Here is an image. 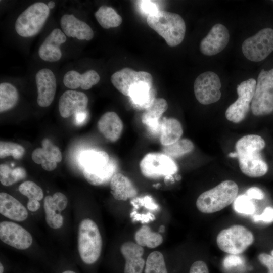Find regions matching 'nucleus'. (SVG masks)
I'll list each match as a JSON object with an SVG mask.
<instances>
[{"label":"nucleus","mask_w":273,"mask_h":273,"mask_svg":"<svg viewBox=\"0 0 273 273\" xmlns=\"http://www.w3.org/2000/svg\"><path fill=\"white\" fill-rule=\"evenodd\" d=\"M265 146L263 139L256 134L245 135L237 141L236 152L243 173L249 177H259L267 173V164L260 154Z\"/></svg>","instance_id":"obj_1"},{"label":"nucleus","mask_w":273,"mask_h":273,"mask_svg":"<svg viewBox=\"0 0 273 273\" xmlns=\"http://www.w3.org/2000/svg\"><path fill=\"white\" fill-rule=\"evenodd\" d=\"M79 163L84 178L94 186L106 184L116 173L115 162L104 151L87 150L81 153Z\"/></svg>","instance_id":"obj_2"},{"label":"nucleus","mask_w":273,"mask_h":273,"mask_svg":"<svg viewBox=\"0 0 273 273\" xmlns=\"http://www.w3.org/2000/svg\"><path fill=\"white\" fill-rule=\"evenodd\" d=\"M147 22L170 47L179 45L184 39L185 22L177 14L158 10L148 16Z\"/></svg>","instance_id":"obj_3"},{"label":"nucleus","mask_w":273,"mask_h":273,"mask_svg":"<svg viewBox=\"0 0 273 273\" xmlns=\"http://www.w3.org/2000/svg\"><path fill=\"white\" fill-rule=\"evenodd\" d=\"M239 191L234 181L226 180L201 194L196 200L198 209L204 213H212L221 210L233 203Z\"/></svg>","instance_id":"obj_4"},{"label":"nucleus","mask_w":273,"mask_h":273,"mask_svg":"<svg viewBox=\"0 0 273 273\" xmlns=\"http://www.w3.org/2000/svg\"><path fill=\"white\" fill-rule=\"evenodd\" d=\"M102 248V239L97 224L90 219H84L78 229V249L82 261L90 265L99 259Z\"/></svg>","instance_id":"obj_5"},{"label":"nucleus","mask_w":273,"mask_h":273,"mask_svg":"<svg viewBox=\"0 0 273 273\" xmlns=\"http://www.w3.org/2000/svg\"><path fill=\"white\" fill-rule=\"evenodd\" d=\"M253 233L241 225H234L221 230L216 237L218 247L231 255L244 252L253 243Z\"/></svg>","instance_id":"obj_6"},{"label":"nucleus","mask_w":273,"mask_h":273,"mask_svg":"<svg viewBox=\"0 0 273 273\" xmlns=\"http://www.w3.org/2000/svg\"><path fill=\"white\" fill-rule=\"evenodd\" d=\"M50 14L48 5L36 2L29 6L17 19L15 27L20 36L29 37L37 34L43 27Z\"/></svg>","instance_id":"obj_7"},{"label":"nucleus","mask_w":273,"mask_h":273,"mask_svg":"<svg viewBox=\"0 0 273 273\" xmlns=\"http://www.w3.org/2000/svg\"><path fill=\"white\" fill-rule=\"evenodd\" d=\"M253 115L261 116L273 112V68L259 73L251 104Z\"/></svg>","instance_id":"obj_8"},{"label":"nucleus","mask_w":273,"mask_h":273,"mask_svg":"<svg viewBox=\"0 0 273 273\" xmlns=\"http://www.w3.org/2000/svg\"><path fill=\"white\" fill-rule=\"evenodd\" d=\"M245 57L253 62L265 59L273 51V29L265 28L245 39L242 45Z\"/></svg>","instance_id":"obj_9"},{"label":"nucleus","mask_w":273,"mask_h":273,"mask_svg":"<svg viewBox=\"0 0 273 273\" xmlns=\"http://www.w3.org/2000/svg\"><path fill=\"white\" fill-rule=\"evenodd\" d=\"M256 83L254 78H250L237 85L238 98L225 111V117L229 121L238 123L246 118L251 107Z\"/></svg>","instance_id":"obj_10"},{"label":"nucleus","mask_w":273,"mask_h":273,"mask_svg":"<svg viewBox=\"0 0 273 273\" xmlns=\"http://www.w3.org/2000/svg\"><path fill=\"white\" fill-rule=\"evenodd\" d=\"M143 175L148 178L171 176L178 170L175 162L164 153H150L146 154L140 163Z\"/></svg>","instance_id":"obj_11"},{"label":"nucleus","mask_w":273,"mask_h":273,"mask_svg":"<svg viewBox=\"0 0 273 273\" xmlns=\"http://www.w3.org/2000/svg\"><path fill=\"white\" fill-rule=\"evenodd\" d=\"M221 87L219 76L212 71H206L200 74L194 84L196 98L203 105H208L219 101L221 96Z\"/></svg>","instance_id":"obj_12"},{"label":"nucleus","mask_w":273,"mask_h":273,"mask_svg":"<svg viewBox=\"0 0 273 273\" xmlns=\"http://www.w3.org/2000/svg\"><path fill=\"white\" fill-rule=\"evenodd\" d=\"M111 81L119 92L126 96H129L131 90L140 83L153 84L151 74L146 71H136L128 67L113 73L111 77Z\"/></svg>","instance_id":"obj_13"},{"label":"nucleus","mask_w":273,"mask_h":273,"mask_svg":"<svg viewBox=\"0 0 273 273\" xmlns=\"http://www.w3.org/2000/svg\"><path fill=\"white\" fill-rule=\"evenodd\" d=\"M0 239L20 250L28 248L32 243V237L26 229L16 223L7 221L0 223Z\"/></svg>","instance_id":"obj_14"},{"label":"nucleus","mask_w":273,"mask_h":273,"mask_svg":"<svg viewBox=\"0 0 273 273\" xmlns=\"http://www.w3.org/2000/svg\"><path fill=\"white\" fill-rule=\"evenodd\" d=\"M229 39L228 28L221 24H216L201 41L200 51L207 56L215 55L224 49Z\"/></svg>","instance_id":"obj_15"},{"label":"nucleus","mask_w":273,"mask_h":273,"mask_svg":"<svg viewBox=\"0 0 273 273\" xmlns=\"http://www.w3.org/2000/svg\"><path fill=\"white\" fill-rule=\"evenodd\" d=\"M35 81L38 94V105L42 107L49 106L54 99L56 90L55 74L51 70L43 68L37 72Z\"/></svg>","instance_id":"obj_16"},{"label":"nucleus","mask_w":273,"mask_h":273,"mask_svg":"<svg viewBox=\"0 0 273 273\" xmlns=\"http://www.w3.org/2000/svg\"><path fill=\"white\" fill-rule=\"evenodd\" d=\"M41 146V148H36L33 151L32 159L35 163L41 164L45 170L52 171L56 168L57 163L62 160L61 152L59 148L48 138L42 140Z\"/></svg>","instance_id":"obj_17"},{"label":"nucleus","mask_w":273,"mask_h":273,"mask_svg":"<svg viewBox=\"0 0 273 273\" xmlns=\"http://www.w3.org/2000/svg\"><path fill=\"white\" fill-rule=\"evenodd\" d=\"M88 102L87 95L81 92L68 90L60 97L58 107L61 116L68 118L76 113L86 110Z\"/></svg>","instance_id":"obj_18"},{"label":"nucleus","mask_w":273,"mask_h":273,"mask_svg":"<svg viewBox=\"0 0 273 273\" xmlns=\"http://www.w3.org/2000/svg\"><path fill=\"white\" fill-rule=\"evenodd\" d=\"M124 259L123 273H143L146 260L143 257V247L132 242H126L120 247Z\"/></svg>","instance_id":"obj_19"},{"label":"nucleus","mask_w":273,"mask_h":273,"mask_svg":"<svg viewBox=\"0 0 273 273\" xmlns=\"http://www.w3.org/2000/svg\"><path fill=\"white\" fill-rule=\"evenodd\" d=\"M65 34L59 28L54 29L39 47L40 58L50 62H56L62 57L60 46L66 41Z\"/></svg>","instance_id":"obj_20"},{"label":"nucleus","mask_w":273,"mask_h":273,"mask_svg":"<svg viewBox=\"0 0 273 273\" xmlns=\"http://www.w3.org/2000/svg\"><path fill=\"white\" fill-rule=\"evenodd\" d=\"M60 25L64 33L68 37L86 40H90L94 37V32L91 27L72 14L63 15Z\"/></svg>","instance_id":"obj_21"},{"label":"nucleus","mask_w":273,"mask_h":273,"mask_svg":"<svg viewBox=\"0 0 273 273\" xmlns=\"http://www.w3.org/2000/svg\"><path fill=\"white\" fill-rule=\"evenodd\" d=\"M99 132L109 141L115 142L121 136L123 124L119 116L114 112L104 113L97 123Z\"/></svg>","instance_id":"obj_22"},{"label":"nucleus","mask_w":273,"mask_h":273,"mask_svg":"<svg viewBox=\"0 0 273 273\" xmlns=\"http://www.w3.org/2000/svg\"><path fill=\"white\" fill-rule=\"evenodd\" d=\"M0 213L5 217L17 221L25 220L28 217L26 208L12 196L0 193Z\"/></svg>","instance_id":"obj_23"},{"label":"nucleus","mask_w":273,"mask_h":273,"mask_svg":"<svg viewBox=\"0 0 273 273\" xmlns=\"http://www.w3.org/2000/svg\"><path fill=\"white\" fill-rule=\"evenodd\" d=\"M99 74L94 70H89L83 74L71 70L64 76L63 83L65 86L70 89L81 87L84 90H88L100 81Z\"/></svg>","instance_id":"obj_24"},{"label":"nucleus","mask_w":273,"mask_h":273,"mask_svg":"<svg viewBox=\"0 0 273 273\" xmlns=\"http://www.w3.org/2000/svg\"><path fill=\"white\" fill-rule=\"evenodd\" d=\"M167 109L168 104L164 99L155 98L145 109L142 119L143 123L146 125L151 131L158 132L160 130V118Z\"/></svg>","instance_id":"obj_25"},{"label":"nucleus","mask_w":273,"mask_h":273,"mask_svg":"<svg viewBox=\"0 0 273 273\" xmlns=\"http://www.w3.org/2000/svg\"><path fill=\"white\" fill-rule=\"evenodd\" d=\"M110 189L114 198L119 201H126L133 198L138 193L132 182L120 173H116L111 178Z\"/></svg>","instance_id":"obj_26"},{"label":"nucleus","mask_w":273,"mask_h":273,"mask_svg":"<svg viewBox=\"0 0 273 273\" xmlns=\"http://www.w3.org/2000/svg\"><path fill=\"white\" fill-rule=\"evenodd\" d=\"M155 95L156 92L153 84L142 83L134 87L128 97L133 107L146 109L155 99Z\"/></svg>","instance_id":"obj_27"},{"label":"nucleus","mask_w":273,"mask_h":273,"mask_svg":"<svg viewBox=\"0 0 273 273\" xmlns=\"http://www.w3.org/2000/svg\"><path fill=\"white\" fill-rule=\"evenodd\" d=\"M160 141L163 146L171 145L179 139L183 130L179 121L174 118H164L161 121Z\"/></svg>","instance_id":"obj_28"},{"label":"nucleus","mask_w":273,"mask_h":273,"mask_svg":"<svg viewBox=\"0 0 273 273\" xmlns=\"http://www.w3.org/2000/svg\"><path fill=\"white\" fill-rule=\"evenodd\" d=\"M99 24L105 29L119 26L122 22L121 16L112 7L102 6L95 13Z\"/></svg>","instance_id":"obj_29"},{"label":"nucleus","mask_w":273,"mask_h":273,"mask_svg":"<svg viewBox=\"0 0 273 273\" xmlns=\"http://www.w3.org/2000/svg\"><path fill=\"white\" fill-rule=\"evenodd\" d=\"M136 243L142 247L154 248L160 245L163 241L162 235L151 231L147 225L142 226L135 233Z\"/></svg>","instance_id":"obj_30"},{"label":"nucleus","mask_w":273,"mask_h":273,"mask_svg":"<svg viewBox=\"0 0 273 273\" xmlns=\"http://www.w3.org/2000/svg\"><path fill=\"white\" fill-rule=\"evenodd\" d=\"M19 95L16 88L8 82L0 84V112L8 111L17 104Z\"/></svg>","instance_id":"obj_31"},{"label":"nucleus","mask_w":273,"mask_h":273,"mask_svg":"<svg viewBox=\"0 0 273 273\" xmlns=\"http://www.w3.org/2000/svg\"><path fill=\"white\" fill-rule=\"evenodd\" d=\"M43 207L48 225L54 229L60 228L63 225L64 218L54 204L52 196L49 195L44 198Z\"/></svg>","instance_id":"obj_32"},{"label":"nucleus","mask_w":273,"mask_h":273,"mask_svg":"<svg viewBox=\"0 0 273 273\" xmlns=\"http://www.w3.org/2000/svg\"><path fill=\"white\" fill-rule=\"evenodd\" d=\"M143 273H169L162 253L155 251L149 254L146 259Z\"/></svg>","instance_id":"obj_33"},{"label":"nucleus","mask_w":273,"mask_h":273,"mask_svg":"<svg viewBox=\"0 0 273 273\" xmlns=\"http://www.w3.org/2000/svg\"><path fill=\"white\" fill-rule=\"evenodd\" d=\"M194 148L193 142L188 139H180L167 146H163V153L169 157L177 158L191 152Z\"/></svg>","instance_id":"obj_34"},{"label":"nucleus","mask_w":273,"mask_h":273,"mask_svg":"<svg viewBox=\"0 0 273 273\" xmlns=\"http://www.w3.org/2000/svg\"><path fill=\"white\" fill-rule=\"evenodd\" d=\"M26 176V172L23 167L12 169L7 164H1L0 165V181L5 186L12 185Z\"/></svg>","instance_id":"obj_35"},{"label":"nucleus","mask_w":273,"mask_h":273,"mask_svg":"<svg viewBox=\"0 0 273 273\" xmlns=\"http://www.w3.org/2000/svg\"><path fill=\"white\" fill-rule=\"evenodd\" d=\"M25 149L21 145L11 142L1 141L0 158L12 156L15 159H20L25 153Z\"/></svg>","instance_id":"obj_36"},{"label":"nucleus","mask_w":273,"mask_h":273,"mask_svg":"<svg viewBox=\"0 0 273 273\" xmlns=\"http://www.w3.org/2000/svg\"><path fill=\"white\" fill-rule=\"evenodd\" d=\"M19 192L26 196L29 200L40 201L43 197L42 189L33 181L28 180L22 183L19 187Z\"/></svg>","instance_id":"obj_37"},{"label":"nucleus","mask_w":273,"mask_h":273,"mask_svg":"<svg viewBox=\"0 0 273 273\" xmlns=\"http://www.w3.org/2000/svg\"><path fill=\"white\" fill-rule=\"evenodd\" d=\"M233 207L236 211L244 214H253L255 211L254 204L250 198L245 195L236 197L233 202Z\"/></svg>","instance_id":"obj_38"},{"label":"nucleus","mask_w":273,"mask_h":273,"mask_svg":"<svg viewBox=\"0 0 273 273\" xmlns=\"http://www.w3.org/2000/svg\"><path fill=\"white\" fill-rule=\"evenodd\" d=\"M255 222L262 221L269 223L273 222V207L268 206L266 207L260 215H255L253 216Z\"/></svg>","instance_id":"obj_39"},{"label":"nucleus","mask_w":273,"mask_h":273,"mask_svg":"<svg viewBox=\"0 0 273 273\" xmlns=\"http://www.w3.org/2000/svg\"><path fill=\"white\" fill-rule=\"evenodd\" d=\"M188 273H210L206 263L201 260L193 262L190 265Z\"/></svg>","instance_id":"obj_40"},{"label":"nucleus","mask_w":273,"mask_h":273,"mask_svg":"<svg viewBox=\"0 0 273 273\" xmlns=\"http://www.w3.org/2000/svg\"><path fill=\"white\" fill-rule=\"evenodd\" d=\"M258 259L267 268V273H273V256L271 255L262 253L258 255Z\"/></svg>","instance_id":"obj_41"},{"label":"nucleus","mask_w":273,"mask_h":273,"mask_svg":"<svg viewBox=\"0 0 273 273\" xmlns=\"http://www.w3.org/2000/svg\"><path fill=\"white\" fill-rule=\"evenodd\" d=\"M138 2H139L140 8L141 10L144 13L148 14V16L158 10L156 5L153 2L150 1H140Z\"/></svg>","instance_id":"obj_42"},{"label":"nucleus","mask_w":273,"mask_h":273,"mask_svg":"<svg viewBox=\"0 0 273 273\" xmlns=\"http://www.w3.org/2000/svg\"><path fill=\"white\" fill-rule=\"evenodd\" d=\"M247 196L251 199L262 200L264 197V194L259 188L253 187L249 188L246 191Z\"/></svg>","instance_id":"obj_43"},{"label":"nucleus","mask_w":273,"mask_h":273,"mask_svg":"<svg viewBox=\"0 0 273 273\" xmlns=\"http://www.w3.org/2000/svg\"><path fill=\"white\" fill-rule=\"evenodd\" d=\"M237 255H230L224 260V264L225 267H233L241 264L242 262L241 258Z\"/></svg>","instance_id":"obj_44"},{"label":"nucleus","mask_w":273,"mask_h":273,"mask_svg":"<svg viewBox=\"0 0 273 273\" xmlns=\"http://www.w3.org/2000/svg\"><path fill=\"white\" fill-rule=\"evenodd\" d=\"M87 110L78 112L74 115V122L76 125L82 124L87 118Z\"/></svg>","instance_id":"obj_45"},{"label":"nucleus","mask_w":273,"mask_h":273,"mask_svg":"<svg viewBox=\"0 0 273 273\" xmlns=\"http://www.w3.org/2000/svg\"><path fill=\"white\" fill-rule=\"evenodd\" d=\"M40 207V203L38 200H29L27 204V209L31 212H35L38 210Z\"/></svg>","instance_id":"obj_46"},{"label":"nucleus","mask_w":273,"mask_h":273,"mask_svg":"<svg viewBox=\"0 0 273 273\" xmlns=\"http://www.w3.org/2000/svg\"><path fill=\"white\" fill-rule=\"evenodd\" d=\"M47 5H48V7H49V8L50 9H53L55 7V3L53 1H50V2H49L48 3Z\"/></svg>","instance_id":"obj_47"},{"label":"nucleus","mask_w":273,"mask_h":273,"mask_svg":"<svg viewBox=\"0 0 273 273\" xmlns=\"http://www.w3.org/2000/svg\"><path fill=\"white\" fill-rule=\"evenodd\" d=\"M228 156L231 157V158H236V157H238V155H237V153L235 152H231L230 153L229 155H228Z\"/></svg>","instance_id":"obj_48"},{"label":"nucleus","mask_w":273,"mask_h":273,"mask_svg":"<svg viewBox=\"0 0 273 273\" xmlns=\"http://www.w3.org/2000/svg\"><path fill=\"white\" fill-rule=\"evenodd\" d=\"M165 230V227L164 225H161L159 229V232H164Z\"/></svg>","instance_id":"obj_49"},{"label":"nucleus","mask_w":273,"mask_h":273,"mask_svg":"<svg viewBox=\"0 0 273 273\" xmlns=\"http://www.w3.org/2000/svg\"><path fill=\"white\" fill-rule=\"evenodd\" d=\"M4 270V266L2 265V264L1 263H0V273H3Z\"/></svg>","instance_id":"obj_50"},{"label":"nucleus","mask_w":273,"mask_h":273,"mask_svg":"<svg viewBox=\"0 0 273 273\" xmlns=\"http://www.w3.org/2000/svg\"><path fill=\"white\" fill-rule=\"evenodd\" d=\"M62 273H75V272L71 270H66L63 272Z\"/></svg>","instance_id":"obj_51"},{"label":"nucleus","mask_w":273,"mask_h":273,"mask_svg":"<svg viewBox=\"0 0 273 273\" xmlns=\"http://www.w3.org/2000/svg\"><path fill=\"white\" fill-rule=\"evenodd\" d=\"M271 255L273 256V250L271 251Z\"/></svg>","instance_id":"obj_52"}]
</instances>
